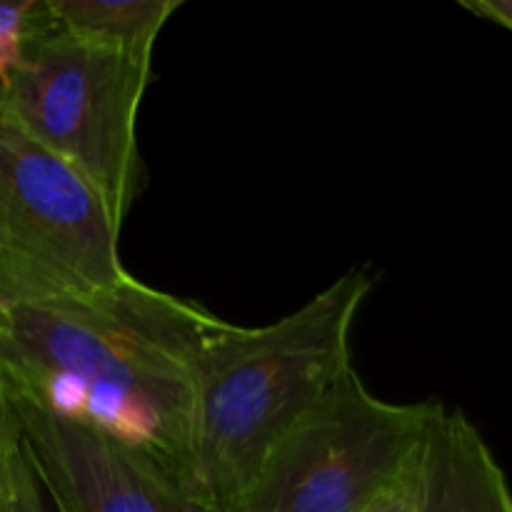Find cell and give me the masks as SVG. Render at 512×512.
<instances>
[{"instance_id":"6da1fadb","label":"cell","mask_w":512,"mask_h":512,"mask_svg":"<svg viewBox=\"0 0 512 512\" xmlns=\"http://www.w3.org/2000/svg\"><path fill=\"white\" fill-rule=\"evenodd\" d=\"M220 323L135 275L83 288L0 255V385L10 400L105 430L183 483L195 363Z\"/></svg>"},{"instance_id":"7a4b0ae2","label":"cell","mask_w":512,"mask_h":512,"mask_svg":"<svg viewBox=\"0 0 512 512\" xmlns=\"http://www.w3.org/2000/svg\"><path fill=\"white\" fill-rule=\"evenodd\" d=\"M375 278L350 268L270 325L228 320L195 363L190 493L213 512H238L240 498L278 440L353 368V330Z\"/></svg>"},{"instance_id":"3957f363","label":"cell","mask_w":512,"mask_h":512,"mask_svg":"<svg viewBox=\"0 0 512 512\" xmlns=\"http://www.w3.org/2000/svg\"><path fill=\"white\" fill-rule=\"evenodd\" d=\"M153 58L115 53L55 28L48 5L0 85V110L68 163L125 223L143 193L138 123Z\"/></svg>"},{"instance_id":"277c9868","label":"cell","mask_w":512,"mask_h":512,"mask_svg":"<svg viewBox=\"0 0 512 512\" xmlns=\"http://www.w3.org/2000/svg\"><path fill=\"white\" fill-rule=\"evenodd\" d=\"M440 408L380 398L353 365L265 455L238 512H365L408 473Z\"/></svg>"},{"instance_id":"5b68a950","label":"cell","mask_w":512,"mask_h":512,"mask_svg":"<svg viewBox=\"0 0 512 512\" xmlns=\"http://www.w3.org/2000/svg\"><path fill=\"white\" fill-rule=\"evenodd\" d=\"M120 235L103 198L0 110V255L55 280L110 288L130 278Z\"/></svg>"},{"instance_id":"8992f818","label":"cell","mask_w":512,"mask_h":512,"mask_svg":"<svg viewBox=\"0 0 512 512\" xmlns=\"http://www.w3.org/2000/svg\"><path fill=\"white\" fill-rule=\"evenodd\" d=\"M13 408L25 458L55 512H213L145 450L25 400Z\"/></svg>"},{"instance_id":"52a82bcc","label":"cell","mask_w":512,"mask_h":512,"mask_svg":"<svg viewBox=\"0 0 512 512\" xmlns=\"http://www.w3.org/2000/svg\"><path fill=\"white\" fill-rule=\"evenodd\" d=\"M415 512H512V488L473 420L440 408L415 455Z\"/></svg>"},{"instance_id":"ba28073f","label":"cell","mask_w":512,"mask_h":512,"mask_svg":"<svg viewBox=\"0 0 512 512\" xmlns=\"http://www.w3.org/2000/svg\"><path fill=\"white\" fill-rule=\"evenodd\" d=\"M55 28L115 53L153 58L183 0H45Z\"/></svg>"},{"instance_id":"9c48e42d","label":"cell","mask_w":512,"mask_h":512,"mask_svg":"<svg viewBox=\"0 0 512 512\" xmlns=\"http://www.w3.org/2000/svg\"><path fill=\"white\" fill-rule=\"evenodd\" d=\"M45 15V0H18L0 3V85L8 80L23 58L30 33Z\"/></svg>"},{"instance_id":"30bf717a","label":"cell","mask_w":512,"mask_h":512,"mask_svg":"<svg viewBox=\"0 0 512 512\" xmlns=\"http://www.w3.org/2000/svg\"><path fill=\"white\" fill-rule=\"evenodd\" d=\"M23 460V430H20L18 413L10 395L0 385V500L8 498L10 490L15 488Z\"/></svg>"},{"instance_id":"8fae6325","label":"cell","mask_w":512,"mask_h":512,"mask_svg":"<svg viewBox=\"0 0 512 512\" xmlns=\"http://www.w3.org/2000/svg\"><path fill=\"white\" fill-rule=\"evenodd\" d=\"M0 512H55L53 505L45 498L43 488H40L38 480H35L33 470H30L28 465V458L20 465L15 488L10 490L8 498L0 500Z\"/></svg>"},{"instance_id":"7c38bea8","label":"cell","mask_w":512,"mask_h":512,"mask_svg":"<svg viewBox=\"0 0 512 512\" xmlns=\"http://www.w3.org/2000/svg\"><path fill=\"white\" fill-rule=\"evenodd\" d=\"M413 468H415V460L408 468V473H405L400 480H395V483L390 485L380 498H375V503L365 512H415Z\"/></svg>"},{"instance_id":"4fadbf2b","label":"cell","mask_w":512,"mask_h":512,"mask_svg":"<svg viewBox=\"0 0 512 512\" xmlns=\"http://www.w3.org/2000/svg\"><path fill=\"white\" fill-rule=\"evenodd\" d=\"M460 8L512 33V0H460Z\"/></svg>"}]
</instances>
